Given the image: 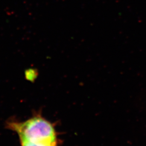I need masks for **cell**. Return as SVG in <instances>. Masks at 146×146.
Listing matches in <instances>:
<instances>
[{
	"label": "cell",
	"instance_id": "cell-2",
	"mask_svg": "<svg viewBox=\"0 0 146 146\" xmlns=\"http://www.w3.org/2000/svg\"><path fill=\"white\" fill-rule=\"evenodd\" d=\"M21 146H51V145H34L31 143L27 142L26 141H20Z\"/></svg>",
	"mask_w": 146,
	"mask_h": 146
},
{
	"label": "cell",
	"instance_id": "cell-1",
	"mask_svg": "<svg viewBox=\"0 0 146 146\" xmlns=\"http://www.w3.org/2000/svg\"><path fill=\"white\" fill-rule=\"evenodd\" d=\"M7 128L17 133L20 141L38 145H60L54 125L38 114L25 121H9Z\"/></svg>",
	"mask_w": 146,
	"mask_h": 146
}]
</instances>
